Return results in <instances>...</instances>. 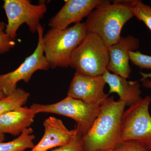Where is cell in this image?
I'll return each mask as SVG.
<instances>
[{"instance_id": "obj_9", "label": "cell", "mask_w": 151, "mask_h": 151, "mask_svg": "<svg viewBox=\"0 0 151 151\" xmlns=\"http://www.w3.org/2000/svg\"><path fill=\"white\" fill-rule=\"evenodd\" d=\"M105 84L102 75L87 76L76 72L67 96L89 104L100 105L108 97V94L104 92Z\"/></svg>"}, {"instance_id": "obj_14", "label": "cell", "mask_w": 151, "mask_h": 151, "mask_svg": "<svg viewBox=\"0 0 151 151\" xmlns=\"http://www.w3.org/2000/svg\"><path fill=\"white\" fill-rule=\"evenodd\" d=\"M36 114L27 107L21 106L0 116V133L20 135L29 128Z\"/></svg>"}, {"instance_id": "obj_21", "label": "cell", "mask_w": 151, "mask_h": 151, "mask_svg": "<svg viewBox=\"0 0 151 151\" xmlns=\"http://www.w3.org/2000/svg\"><path fill=\"white\" fill-rule=\"evenodd\" d=\"M113 151H151L140 143L133 141H123Z\"/></svg>"}, {"instance_id": "obj_23", "label": "cell", "mask_w": 151, "mask_h": 151, "mask_svg": "<svg viewBox=\"0 0 151 151\" xmlns=\"http://www.w3.org/2000/svg\"><path fill=\"white\" fill-rule=\"evenodd\" d=\"M4 135L0 133V142H4Z\"/></svg>"}, {"instance_id": "obj_7", "label": "cell", "mask_w": 151, "mask_h": 151, "mask_svg": "<svg viewBox=\"0 0 151 151\" xmlns=\"http://www.w3.org/2000/svg\"><path fill=\"white\" fill-rule=\"evenodd\" d=\"M3 7L8 20L5 32L14 40L23 24L27 25L32 33L37 32L40 19L47 11L45 3L34 5L28 0H5Z\"/></svg>"}, {"instance_id": "obj_10", "label": "cell", "mask_w": 151, "mask_h": 151, "mask_svg": "<svg viewBox=\"0 0 151 151\" xmlns=\"http://www.w3.org/2000/svg\"><path fill=\"white\" fill-rule=\"evenodd\" d=\"M103 0H67L60 10L50 19L51 28L64 29L71 24L81 23L82 19L103 4Z\"/></svg>"}, {"instance_id": "obj_16", "label": "cell", "mask_w": 151, "mask_h": 151, "mask_svg": "<svg viewBox=\"0 0 151 151\" xmlns=\"http://www.w3.org/2000/svg\"><path fill=\"white\" fill-rule=\"evenodd\" d=\"M30 94L20 88L0 99V116L23 106L29 98Z\"/></svg>"}, {"instance_id": "obj_3", "label": "cell", "mask_w": 151, "mask_h": 151, "mask_svg": "<svg viewBox=\"0 0 151 151\" xmlns=\"http://www.w3.org/2000/svg\"><path fill=\"white\" fill-rule=\"evenodd\" d=\"M85 23L64 29L51 28L43 36L45 56L52 68L69 66L76 48L87 33Z\"/></svg>"}, {"instance_id": "obj_13", "label": "cell", "mask_w": 151, "mask_h": 151, "mask_svg": "<svg viewBox=\"0 0 151 151\" xmlns=\"http://www.w3.org/2000/svg\"><path fill=\"white\" fill-rule=\"evenodd\" d=\"M102 76L110 87L109 93H117L119 100L124 102L126 106L129 107L142 99L140 84L138 81H127L126 78L111 73L108 70Z\"/></svg>"}, {"instance_id": "obj_5", "label": "cell", "mask_w": 151, "mask_h": 151, "mask_svg": "<svg viewBox=\"0 0 151 151\" xmlns=\"http://www.w3.org/2000/svg\"><path fill=\"white\" fill-rule=\"evenodd\" d=\"M100 106L67 96L57 103L49 105L34 103L30 108L36 114L53 113L71 118L77 124L76 129L77 133L83 137L92 127L98 115Z\"/></svg>"}, {"instance_id": "obj_11", "label": "cell", "mask_w": 151, "mask_h": 151, "mask_svg": "<svg viewBox=\"0 0 151 151\" xmlns=\"http://www.w3.org/2000/svg\"><path fill=\"white\" fill-rule=\"evenodd\" d=\"M140 46L139 41L132 35L120 38L116 43L108 47L109 61L107 70L127 79L131 70L129 52L135 51Z\"/></svg>"}, {"instance_id": "obj_19", "label": "cell", "mask_w": 151, "mask_h": 151, "mask_svg": "<svg viewBox=\"0 0 151 151\" xmlns=\"http://www.w3.org/2000/svg\"><path fill=\"white\" fill-rule=\"evenodd\" d=\"M6 26L4 22H0V54L8 52L16 45L14 40L6 33Z\"/></svg>"}, {"instance_id": "obj_15", "label": "cell", "mask_w": 151, "mask_h": 151, "mask_svg": "<svg viewBox=\"0 0 151 151\" xmlns=\"http://www.w3.org/2000/svg\"><path fill=\"white\" fill-rule=\"evenodd\" d=\"M32 128L24 130L16 139L7 142H0V151H25L27 149H32L34 147L33 141L35 139L33 134Z\"/></svg>"}, {"instance_id": "obj_8", "label": "cell", "mask_w": 151, "mask_h": 151, "mask_svg": "<svg viewBox=\"0 0 151 151\" xmlns=\"http://www.w3.org/2000/svg\"><path fill=\"white\" fill-rule=\"evenodd\" d=\"M44 28L40 25L38 27L37 46L33 52L25 58L24 62L13 71L0 75V89L6 95L17 89L19 81L28 83L33 74L38 70H47L50 68L45 56L43 45Z\"/></svg>"}, {"instance_id": "obj_18", "label": "cell", "mask_w": 151, "mask_h": 151, "mask_svg": "<svg viewBox=\"0 0 151 151\" xmlns=\"http://www.w3.org/2000/svg\"><path fill=\"white\" fill-rule=\"evenodd\" d=\"M130 60L141 69H151V55L141 53L139 51H130Z\"/></svg>"}, {"instance_id": "obj_20", "label": "cell", "mask_w": 151, "mask_h": 151, "mask_svg": "<svg viewBox=\"0 0 151 151\" xmlns=\"http://www.w3.org/2000/svg\"><path fill=\"white\" fill-rule=\"evenodd\" d=\"M52 151H83V137L77 132L70 142Z\"/></svg>"}, {"instance_id": "obj_1", "label": "cell", "mask_w": 151, "mask_h": 151, "mask_svg": "<svg viewBox=\"0 0 151 151\" xmlns=\"http://www.w3.org/2000/svg\"><path fill=\"white\" fill-rule=\"evenodd\" d=\"M126 105L108 97L100 105L97 118L83 137V151L113 150L122 142V119Z\"/></svg>"}, {"instance_id": "obj_24", "label": "cell", "mask_w": 151, "mask_h": 151, "mask_svg": "<svg viewBox=\"0 0 151 151\" xmlns=\"http://www.w3.org/2000/svg\"><path fill=\"white\" fill-rule=\"evenodd\" d=\"M6 94L3 92V91L0 89V99L5 96Z\"/></svg>"}, {"instance_id": "obj_4", "label": "cell", "mask_w": 151, "mask_h": 151, "mask_svg": "<svg viewBox=\"0 0 151 151\" xmlns=\"http://www.w3.org/2000/svg\"><path fill=\"white\" fill-rule=\"evenodd\" d=\"M109 61L108 47L99 35L87 32L73 51L69 66L76 72L87 76L103 75Z\"/></svg>"}, {"instance_id": "obj_12", "label": "cell", "mask_w": 151, "mask_h": 151, "mask_svg": "<svg viewBox=\"0 0 151 151\" xmlns=\"http://www.w3.org/2000/svg\"><path fill=\"white\" fill-rule=\"evenodd\" d=\"M44 134L40 142L29 151H47L70 142L77 134L75 129L69 130L60 119L49 117L43 122Z\"/></svg>"}, {"instance_id": "obj_25", "label": "cell", "mask_w": 151, "mask_h": 151, "mask_svg": "<svg viewBox=\"0 0 151 151\" xmlns=\"http://www.w3.org/2000/svg\"><path fill=\"white\" fill-rule=\"evenodd\" d=\"M97 151H113V150H98Z\"/></svg>"}, {"instance_id": "obj_22", "label": "cell", "mask_w": 151, "mask_h": 151, "mask_svg": "<svg viewBox=\"0 0 151 151\" xmlns=\"http://www.w3.org/2000/svg\"><path fill=\"white\" fill-rule=\"evenodd\" d=\"M140 74L142 77L141 81L143 86L145 88L151 89V72L147 73L140 72Z\"/></svg>"}, {"instance_id": "obj_2", "label": "cell", "mask_w": 151, "mask_h": 151, "mask_svg": "<svg viewBox=\"0 0 151 151\" xmlns=\"http://www.w3.org/2000/svg\"><path fill=\"white\" fill-rule=\"evenodd\" d=\"M134 17L132 0L105 1L84 23L87 32L99 35L108 47L120 40L124 25Z\"/></svg>"}, {"instance_id": "obj_17", "label": "cell", "mask_w": 151, "mask_h": 151, "mask_svg": "<svg viewBox=\"0 0 151 151\" xmlns=\"http://www.w3.org/2000/svg\"><path fill=\"white\" fill-rule=\"evenodd\" d=\"M134 15L143 22L151 31V6L140 0H132Z\"/></svg>"}, {"instance_id": "obj_6", "label": "cell", "mask_w": 151, "mask_h": 151, "mask_svg": "<svg viewBox=\"0 0 151 151\" xmlns=\"http://www.w3.org/2000/svg\"><path fill=\"white\" fill-rule=\"evenodd\" d=\"M151 97L147 96L125 111L122 119V142L133 141L151 151Z\"/></svg>"}]
</instances>
